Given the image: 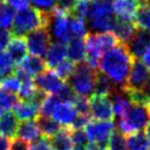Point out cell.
I'll use <instances>...</instances> for the list:
<instances>
[{
  "label": "cell",
  "mask_w": 150,
  "mask_h": 150,
  "mask_svg": "<svg viewBox=\"0 0 150 150\" xmlns=\"http://www.w3.org/2000/svg\"><path fill=\"white\" fill-rule=\"evenodd\" d=\"M150 80V71L139 60L134 59L130 71L128 74L125 84L122 87L124 90H144Z\"/></svg>",
  "instance_id": "obj_8"
},
{
  "label": "cell",
  "mask_w": 150,
  "mask_h": 150,
  "mask_svg": "<svg viewBox=\"0 0 150 150\" xmlns=\"http://www.w3.org/2000/svg\"><path fill=\"white\" fill-rule=\"evenodd\" d=\"M57 0H28L33 5V8L43 12V13H49L56 5Z\"/></svg>",
  "instance_id": "obj_40"
},
{
  "label": "cell",
  "mask_w": 150,
  "mask_h": 150,
  "mask_svg": "<svg viewBox=\"0 0 150 150\" xmlns=\"http://www.w3.org/2000/svg\"><path fill=\"white\" fill-rule=\"evenodd\" d=\"M48 142L54 150H70L73 146L70 138V129L61 128L53 137L49 138Z\"/></svg>",
  "instance_id": "obj_22"
},
{
  "label": "cell",
  "mask_w": 150,
  "mask_h": 150,
  "mask_svg": "<svg viewBox=\"0 0 150 150\" xmlns=\"http://www.w3.org/2000/svg\"><path fill=\"white\" fill-rule=\"evenodd\" d=\"M87 150H107L105 146H102V145H97V144H89L87 146Z\"/></svg>",
  "instance_id": "obj_49"
},
{
  "label": "cell",
  "mask_w": 150,
  "mask_h": 150,
  "mask_svg": "<svg viewBox=\"0 0 150 150\" xmlns=\"http://www.w3.org/2000/svg\"><path fill=\"white\" fill-rule=\"evenodd\" d=\"M49 13H43L27 6L14 15L11 33L14 36H23L40 27H47Z\"/></svg>",
  "instance_id": "obj_2"
},
{
  "label": "cell",
  "mask_w": 150,
  "mask_h": 150,
  "mask_svg": "<svg viewBox=\"0 0 150 150\" xmlns=\"http://www.w3.org/2000/svg\"><path fill=\"white\" fill-rule=\"evenodd\" d=\"M49 35L55 39L56 42L68 43L73 38L70 33V19L69 15L56 9L55 7L49 12V20L47 25Z\"/></svg>",
  "instance_id": "obj_6"
},
{
  "label": "cell",
  "mask_w": 150,
  "mask_h": 150,
  "mask_svg": "<svg viewBox=\"0 0 150 150\" xmlns=\"http://www.w3.org/2000/svg\"><path fill=\"white\" fill-rule=\"evenodd\" d=\"M7 50L6 53L9 55L13 63H19L27 53V46H26V39L25 36H14L12 35L8 45L6 46Z\"/></svg>",
  "instance_id": "obj_17"
},
{
  "label": "cell",
  "mask_w": 150,
  "mask_h": 150,
  "mask_svg": "<svg viewBox=\"0 0 150 150\" xmlns=\"http://www.w3.org/2000/svg\"><path fill=\"white\" fill-rule=\"evenodd\" d=\"M20 88H19V98L23 100V101H32L35 93H36V87L34 84V81L32 80V77H27L20 81Z\"/></svg>",
  "instance_id": "obj_29"
},
{
  "label": "cell",
  "mask_w": 150,
  "mask_h": 150,
  "mask_svg": "<svg viewBox=\"0 0 150 150\" xmlns=\"http://www.w3.org/2000/svg\"><path fill=\"white\" fill-rule=\"evenodd\" d=\"M15 118L21 121H30L39 116L40 112V104L34 101H22L18 102V104L13 108Z\"/></svg>",
  "instance_id": "obj_16"
},
{
  "label": "cell",
  "mask_w": 150,
  "mask_h": 150,
  "mask_svg": "<svg viewBox=\"0 0 150 150\" xmlns=\"http://www.w3.org/2000/svg\"><path fill=\"white\" fill-rule=\"evenodd\" d=\"M76 115H77V112H76V110H75V108H74L71 102H60L55 107V109L52 112L50 117L60 127L62 125V127L66 128V127H70L71 125V123H73L74 118L76 117Z\"/></svg>",
  "instance_id": "obj_13"
},
{
  "label": "cell",
  "mask_w": 150,
  "mask_h": 150,
  "mask_svg": "<svg viewBox=\"0 0 150 150\" xmlns=\"http://www.w3.org/2000/svg\"><path fill=\"white\" fill-rule=\"evenodd\" d=\"M9 146V141L6 137L0 136V150H8Z\"/></svg>",
  "instance_id": "obj_48"
},
{
  "label": "cell",
  "mask_w": 150,
  "mask_h": 150,
  "mask_svg": "<svg viewBox=\"0 0 150 150\" xmlns=\"http://www.w3.org/2000/svg\"><path fill=\"white\" fill-rule=\"evenodd\" d=\"M89 123V115H82V114H77L76 117L74 118L71 125H70V130H77V129H84V127Z\"/></svg>",
  "instance_id": "obj_42"
},
{
  "label": "cell",
  "mask_w": 150,
  "mask_h": 150,
  "mask_svg": "<svg viewBox=\"0 0 150 150\" xmlns=\"http://www.w3.org/2000/svg\"><path fill=\"white\" fill-rule=\"evenodd\" d=\"M45 56V66L49 69L56 68L61 62H63L67 57V48L66 45L60 42H50L48 49L46 50Z\"/></svg>",
  "instance_id": "obj_15"
},
{
  "label": "cell",
  "mask_w": 150,
  "mask_h": 150,
  "mask_svg": "<svg viewBox=\"0 0 150 150\" xmlns=\"http://www.w3.org/2000/svg\"><path fill=\"white\" fill-rule=\"evenodd\" d=\"M67 48V56L73 63H81L86 59V42L84 39H71Z\"/></svg>",
  "instance_id": "obj_21"
},
{
  "label": "cell",
  "mask_w": 150,
  "mask_h": 150,
  "mask_svg": "<svg viewBox=\"0 0 150 150\" xmlns=\"http://www.w3.org/2000/svg\"><path fill=\"white\" fill-rule=\"evenodd\" d=\"M108 148L107 150H127V143L125 137L120 131H114L109 139H108Z\"/></svg>",
  "instance_id": "obj_34"
},
{
  "label": "cell",
  "mask_w": 150,
  "mask_h": 150,
  "mask_svg": "<svg viewBox=\"0 0 150 150\" xmlns=\"http://www.w3.org/2000/svg\"><path fill=\"white\" fill-rule=\"evenodd\" d=\"M60 103V100L54 94H48L43 98V101L40 104V111L41 116H52V112L54 111L55 107Z\"/></svg>",
  "instance_id": "obj_33"
},
{
  "label": "cell",
  "mask_w": 150,
  "mask_h": 150,
  "mask_svg": "<svg viewBox=\"0 0 150 150\" xmlns=\"http://www.w3.org/2000/svg\"><path fill=\"white\" fill-rule=\"evenodd\" d=\"M150 45V34L143 30L137 29L135 32V34L132 35V38L128 41V43L125 45L128 52L130 53V55L138 60L143 56L144 52L146 50V48Z\"/></svg>",
  "instance_id": "obj_12"
},
{
  "label": "cell",
  "mask_w": 150,
  "mask_h": 150,
  "mask_svg": "<svg viewBox=\"0 0 150 150\" xmlns=\"http://www.w3.org/2000/svg\"><path fill=\"white\" fill-rule=\"evenodd\" d=\"M6 1H7L6 4H8L13 9H18V11L26 8L28 5V0H6Z\"/></svg>",
  "instance_id": "obj_46"
},
{
  "label": "cell",
  "mask_w": 150,
  "mask_h": 150,
  "mask_svg": "<svg viewBox=\"0 0 150 150\" xmlns=\"http://www.w3.org/2000/svg\"><path fill=\"white\" fill-rule=\"evenodd\" d=\"M29 150H54L52 145L49 144L48 139L45 137H40L39 139L34 141L29 145Z\"/></svg>",
  "instance_id": "obj_43"
},
{
  "label": "cell",
  "mask_w": 150,
  "mask_h": 150,
  "mask_svg": "<svg viewBox=\"0 0 150 150\" xmlns=\"http://www.w3.org/2000/svg\"><path fill=\"white\" fill-rule=\"evenodd\" d=\"M1 2H4V0H0V4H1Z\"/></svg>",
  "instance_id": "obj_55"
},
{
  "label": "cell",
  "mask_w": 150,
  "mask_h": 150,
  "mask_svg": "<svg viewBox=\"0 0 150 150\" xmlns=\"http://www.w3.org/2000/svg\"><path fill=\"white\" fill-rule=\"evenodd\" d=\"M88 7H89V2L86 0H79L77 4L75 5L73 12L70 15H73V18L76 19H81L84 20L87 19V14H88Z\"/></svg>",
  "instance_id": "obj_39"
},
{
  "label": "cell",
  "mask_w": 150,
  "mask_h": 150,
  "mask_svg": "<svg viewBox=\"0 0 150 150\" xmlns=\"http://www.w3.org/2000/svg\"><path fill=\"white\" fill-rule=\"evenodd\" d=\"M142 60H143V64L146 67V69L150 71V45L149 47L146 48V50L144 52L143 56H142Z\"/></svg>",
  "instance_id": "obj_47"
},
{
  "label": "cell",
  "mask_w": 150,
  "mask_h": 150,
  "mask_svg": "<svg viewBox=\"0 0 150 150\" xmlns=\"http://www.w3.org/2000/svg\"><path fill=\"white\" fill-rule=\"evenodd\" d=\"M36 124H38V128L40 130V134L45 138L53 137L62 128L49 116H40L36 121Z\"/></svg>",
  "instance_id": "obj_24"
},
{
  "label": "cell",
  "mask_w": 150,
  "mask_h": 150,
  "mask_svg": "<svg viewBox=\"0 0 150 150\" xmlns=\"http://www.w3.org/2000/svg\"><path fill=\"white\" fill-rule=\"evenodd\" d=\"M70 33L73 39H84L88 35V26L84 20L70 19Z\"/></svg>",
  "instance_id": "obj_31"
},
{
  "label": "cell",
  "mask_w": 150,
  "mask_h": 150,
  "mask_svg": "<svg viewBox=\"0 0 150 150\" xmlns=\"http://www.w3.org/2000/svg\"><path fill=\"white\" fill-rule=\"evenodd\" d=\"M115 88L116 87L111 83V81L105 75H103L102 73H97L96 82H95V88H94V93L93 94L109 96L115 90Z\"/></svg>",
  "instance_id": "obj_28"
},
{
  "label": "cell",
  "mask_w": 150,
  "mask_h": 150,
  "mask_svg": "<svg viewBox=\"0 0 150 150\" xmlns=\"http://www.w3.org/2000/svg\"><path fill=\"white\" fill-rule=\"evenodd\" d=\"M87 146L88 145H84V144H73L70 150H87Z\"/></svg>",
  "instance_id": "obj_50"
},
{
  "label": "cell",
  "mask_w": 150,
  "mask_h": 150,
  "mask_svg": "<svg viewBox=\"0 0 150 150\" xmlns=\"http://www.w3.org/2000/svg\"><path fill=\"white\" fill-rule=\"evenodd\" d=\"M50 45V35L47 27H40L26 36V46L28 52L36 57L43 56Z\"/></svg>",
  "instance_id": "obj_9"
},
{
  "label": "cell",
  "mask_w": 150,
  "mask_h": 150,
  "mask_svg": "<svg viewBox=\"0 0 150 150\" xmlns=\"http://www.w3.org/2000/svg\"><path fill=\"white\" fill-rule=\"evenodd\" d=\"M63 81L56 75V73L52 69L45 70L39 74L34 81L36 89L43 91L45 94H56L60 88L63 86Z\"/></svg>",
  "instance_id": "obj_11"
},
{
  "label": "cell",
  "mask_w": 150,
  "mask_h": 150,
  "mask_svg": "<svg viewBox=\"0 0 150 150\" xmlns=\"http://www.w3.org/2000/svg\"><path fill=\"white\" fill-rule=\"evenodd\" d=\"M97 71L90 68L87 63L81 62L75 64V69L69 77V87L79 96H88L94 93Z\"/></svg>",
  "instance_id": "obj_5"
},
{
  "label": "cell",
  "mask_w": 150,
  "mask_h": 150,
  "mask_svg": "<svg viewBox=\"0 0 150 150\" xmlns=\"http://www.w3.org/2000/svg\"><path fill=\"white\" fill-rule=\"evenodd\" d=\"M148 110H149V114H150V103H149V105H148Z\"/></svg>",
  "instance_id": "obj_54"
},
{
  "label": "cell",
  "mask_w": 150,
  "mask_h": 150,
  "mask_svg": "<svg viewBox=\"0 0 150 150\" xmlns=\"http://www.w3.org/2000/svg\"><path fill=\"white\" fill-rule=\"evenodd\" d=\"M55 69H56V70H55L56 75H57L63 82H66V81H68L69 77L71 76V74H73V71H74V69H75V63H73V62L69 61V60H64V61L61 62Z\"/></svg>",
  "instance_id": "obj_36"
},
{
  "label": "cell",
  "mask_w": 150,
  "mask_h": 150,
  "mask_svg": "<svg viewBox=\"0 0 150 150\" xmlns=\"http://www.w3.org/2000/svg\"><path fill=\"white\" fill-rule=\"evenodd\" d=\"M150 122L148 107L131 103L128 105L123 116L118 118V129L122 135H130L141 131Z\"/></svg>",
  "instance_id": "obj_4"
},
{
  "label": "cell",
  "mask_w": 150,
  "mask_h": 150,
  "mask_svg": "<svg viewBox=\"0 0 150 150\" xmlns=\"http://www.w3.org/2000/svg\"><path fill=\"white\" fill-rule=\"evenodd\" d=\"M19 138L25 142H34L41 137L40 130L38 128V124L35 121H22L20 124H18L16 132Z\"/></svg>",
  "instance_id": "obj_20"
},
{
  "label": "cell",
  "mask_w": 150,
  "mask_h": 150,
  "mask_svg": "<svg viewBox=\"0 0 150 150\" xmlns=\"http://www.w3.org/2000/svg\"><path fill=\"white\" fill-rule=\"evenodd\" d=\"M16 68H19L25 74H27L28 76L32 77V76H36V75L41 74L42 71H45L46 66H45V62L40 57L29 55V56H25L16 64Z\"/></svg>",
  "instance_id": "obj_18"
},
{
  "label": "cell",
  "mask_w": 150,
  "mask_h": 150,
  "mask_svg": "<svg viewBox=\"0 0 150 150\" xmlns=\"http://www.w3.org/2000/svg\"><path fill=\"white\" fill-rule=\"evenodd\" d=\"M111 8L114 15H116L118 20L132 22L137 13L138 5L135 0H112Z\"/></svg>",
  "instance_id": "obj_14"
},
{
  "label": "cell",
  "mask_w": 150,
  "mask_h": 150,
  "mask_svg": "<svg viewBox=\"0 0 150 150\" xmlns=\"http://www.w3.org/2000/svg\"><path fill=\"white\" fill-rule=\"evenodd\" d=\"M88 26L95 33L111 32L116 19L114 18L111 2L105 0L89 2L87 19Z\"/></svg>",
  "instance_id": "obj_3"
},
{
  "label": "cell",
  "mask_w": 150,
  "mask_h": 150,
  "mask_svg": "<svg viewBox=\"0 0 150 150\" xmlns=\"http://www.w3.org/2000/svg\"><path fill=\"white\" fill-rule=\"evenodd\" d=\"M134 21V25L137 29L150 34V2L138 7Z\"/></svg>",
  "instance_id": "obj_25"
},
{
  "label": "cell",
  "mask_w": 150,
  "mask_h": 150,
  "mask_svg": "<svg viewBox=\"0 0 150 150\" xmlns=\"http://www.w3.org/2000/svg\"><path fill=\"white\" fill-rule=\"evenodd\" d=\"M13 69V61L11 60L9 55L6 53V50L0 49V81L12 73Z\"/></svg>",
  "instance_id": "obj_35"
},
{
  "label": "cell",
  "mask_w": 150,
  "mask_h": 150,
  "mask_svg": "<svg viewBox=\"0 0 150 150\" xmlns=\"http://www.w3.org/2000/svg\"><path fill=\"white\" fill-rule=\"evenodd\" d=\"M94 38H95L96 46L98 47L101 53H104V52L109 50L110 48H112V47H115L116 45L120 43L118 40L116 39V36L111 32H108V33H95Z\"/></svg>",
  "instance_id": "obj_27"
},
{
  "label": "cell",
  "mask_w": 150,
  "mask_h": 150,
  "mask_svg": "<svg viewBox=\"0 0 150 150\" xmlns=\"http://www.w3.org/2000/svg\"><path fill=\"white\" fill-rule=\"evenodd\" d=\"M125 143H127V150H149L150 148V144L145 135L141 131L127 135Z\"/></svg>",
  "instance_id": "obj_26"
},
{
  "label": "cell",
  "mask_w": 150,
  "mask_h": 150,
  "mask_svg": "<svg viewBox=\"0 0 150 150\" xmlns=\"http://www.w3.org/2000/svg\"><path fill=\"white\" fill-rule=\"evenodd\" d=\"M73 105L77 114L82 115H89V100L86 96H79L76 95L73 100Z\"/></svg>",
  "instance_id": "obj_38"
},
{
  "label": "cell",
  "mask_w": 150,
  "mask_h": 150,
  "mask_svg": "<svg viewBox=\"0 0 150 150\" xmlns=\"http://www.w3.org/2000/svg\"><path fill=\"white\" fill-rule=\"evenodd\" d=\"M83 130L88 141L93 144L105 146L110 135L115 131V124L112 121H94L84 127Z\"/></svg>",
  "instance_id": "obj_7"
},
{
  "label": "cell",
  "mask_w": 150,
  "mask_h": 150,
  "mask_svg": "<svg viewBox=\"0 0 150 150\" xmlns=\"http://www.w3.org/2000/svg\"><path fill=\"white\" fill-rule=\"evenodd\" d=\"M132 62L134 57L128 52L125 45L118 43L103 53L98 61V68L112 84L122 88L125 84Z\"/></svg>",
  "instance_id": "obj_1"
},
{
  "label": "cell",
  "mask_w": 150,
  "mask_h": 150,
  "mask_svg": "<svg viewBox=\"0 0 150 150\" xmlns=\"http://www.w3.org/2000/svg\"><path fill=\"white\" fill-rule=\"evenodd\" d=\"M19 102V97L15 94L0 89V112L13 109Z\"/></svg>",
  "instance_id": "obj_32"
},
{
  "label": "cell",
  "mask_w": 150,
  "mask_h": 150,
  "mask_svg": "<svg viewBox=\"0 0 150 150\" xmlns=\"http://www.w3.org/2000/svg\"><path fill=\"white\" fill-rule=\"evenodd\" d=\"M20 84H21L20 80L16 76L11 75V76H6L5 79H2L0 81V89L14 94V93H18L19 91Z\"/></svg>",
  "instance_id": "obj_37"
},
{
  "label": "cell",
  "mask_w": 150,
  "mask_h": 150,
  "mask_svg": "<svg viewBox=\"0 0 150 150\" xmlns=\"http://www.w3.org/2000/svg\"><path fill=\"white\" fill-rule=\"evenodd\" d=\"M89 117L95 121H112L114 112L108 96L93 94L89 98Z\"/></svg>",
  "instance_id": "obj_10"
},
{
  "label": "cell",
  "mask_w": 150,
  "mask_h": 150,
  "mask_svg": "<svg viewBox=\"0 0 150 150\" xmlns=\"http://www.w3.org/2000/svg\"><path fill=\"white\" fill-rule=\"evenodd\" d=\"M137 30L136 26L131 21H124V20H116L114 28H112V34L116 36L120 43L127 45L128 41L132 38L135 32Z\"/></svg>",
  "instance_id": "obj_19"
},
{
  "label": "cell",
  "mask_w": 150,
  "mask_h": 150,
  "mask_svg": "<svg viewBox=\"0 0 150 150\" xmlns=\"http://www.w3.org/2000/svg\"><path fill=\"white\" fill-rule=\"evenodd\" d=\"M146 86H148V94L150 95V80H149V82H148V84H146Z\"/></svg>",
  "instance_id": "obj_52"
},
{
  "label": "cell",
  "mask_w": 150,
  "mask_h": 150,
  "mask_svg": "<svg viewBox=\"0 0 150 150\" xmlns=\"http://www.w3.org/2000/svg\"><path fill=\"white\" fill-rule=\"evenodd\" d=\"M18 122L15 116L11 111L0 112V136L13 137L16 132Z\"/></svg>",
  "instance_id": "obj_23"
},
{
  "label": "cell",
  "mask_w": 150,
  "mask_h": 150,
  "mask_svg": "<svg viewBox=\"0 0 150 150\" xmlns=\"http://www.w3.org/2000/svg\"><path fill=\"white\" fill-rule=\"evenodd\" d=\"M86 1H88V2H89V1L93 2V1H100V0H86ZM105 1H110V0H105Z\"/></svg>",
  "instance_id": "obj_53"
},
{
  "label": "cell",
  "mask_w": 150,
  "mask_h": 150,
  "mask_svg": "<svg viewBox=\"0 0 150 150\" xmlns=\"http://www.w3.org/2000/svg\"><path fill=\"white\" fill-rule=\"evenodd\" d=\"M77 1L79 0H57L56 5H55V8L61 11V12H63V13H66V14H68L70 16L75 5L77 4Z\"/></svg>",
  "instance_id": "obj_41"
},
{
  "label": "cell",
  "mask_w": 150,
  "mask_h": 150,
  "mask_svg": "<svg viewBox=\"0 0 150 150\" xmlns=\"http://www.w3.org/2000/svg\"><path fill=\"white\" fill-rule=\"evenodd\" d=\"M145 132H144V135H145V137H146V139H148V142H149V144H150V122L145 125Z\"/></svg>",
  "instance_id": "obj_51"
},
{
  "label": "cell",
  "mask_w": 150,
  "mask_h": 150,
  "mask_svg": "<svg viewBox=\"0 0 150 150\" xmlns=\"http://www.w3.org/2000/svg\"><path fill=\"white\" fill-rule=\"evenodd\" d=\"M12 38V33L6 29H0V49H4Z\"/></svg>",
  "instance_id": "obj_45"
},
{
  "label": "cell",
  "mask_w": 150,
  "mask_h": 150,
  "mask_svg": "<svg viewBox=\"0 0 150 150\" xmlns=\"http://www.w3.org/2000/svg\"><path fill=\"white\" fill-rule=\"evenodd\" d=\"M14 9L6 2L0 4V29H8L12 27L14 19Z\"/></svg>",
  "instance_id": "obj_30"
},
{
  "label": "cell",
  "mask_w": 150,
  "mask_h": 150,
  "mask_svg": "<svg viewBox=\"0 0 150 150\" xmlns=\"http://www.w3.org/2000/svg\"><path fill=\"white\" fill-rule=\"evenodd\" d=\"M8 150H29V144L20 138H13L9 141Z\"/></svg>",
  "instance_id": "obj_44"
}]
</instances>
